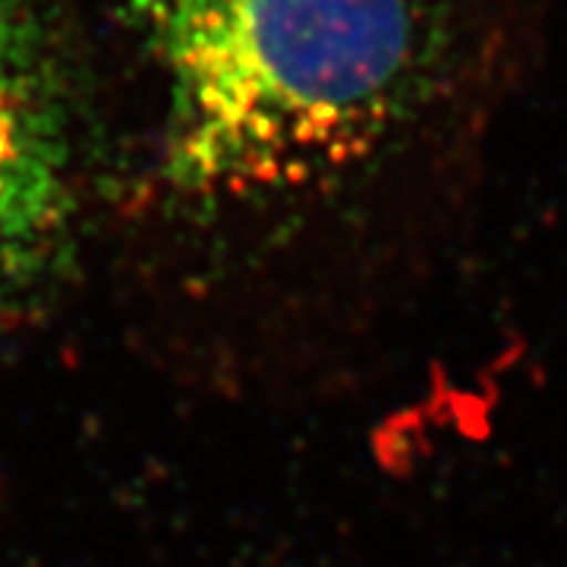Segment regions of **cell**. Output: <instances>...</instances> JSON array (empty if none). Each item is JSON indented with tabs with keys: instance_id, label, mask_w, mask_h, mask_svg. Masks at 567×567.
Returning <instances> with one entry per match:
<instances>
[{
	"instance_id": "obj_1",
	"label": "cell",
	"mask_w": 567,
	"mask_h": 567,
	"mask_svg": "<svg viewBox=\"0 0 567 567\" xmlns=\"http://www.w3.org/2000/svg\"><path fill=\"white\" fill-rule=\"evenodd\" d=\"M183 193L306 189L505 89L529 0H140Z\"/></svg>"
},
{
	"instance_id": "obj_2",
	"label": "cell",
	"mask_w": 567,
	"mask_h": 567,
	"mask_svg": "<svg viewBox=\"0 0 567 567\" xmlns=\"http://www.w3.org/2000/svg\"><path fill=\"white\" fill-rule=\"evenodd\" d=\"M61 164L35 76L13 22L0 13V284L51 234Z\"/></svg>"
}]
</instances>
